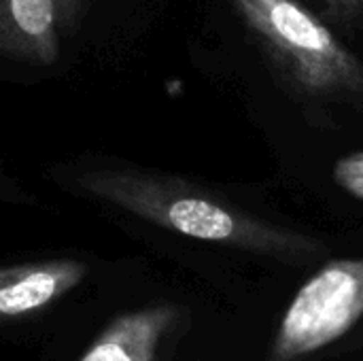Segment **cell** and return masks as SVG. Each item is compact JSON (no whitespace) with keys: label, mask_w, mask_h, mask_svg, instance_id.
I'll return each mask as SVG.
<instances>
[{"label":"cell","mask_w":363,"mask_h":361,"mask_svg":"<svg viewBox=\"0 0 363 361\" xmlns=\"http://www.w3.org/2000/svg\"><path fill=\"white\" fill-rule=\"evenodd\" d=\"M363 317V257L328 262L294 296L270 360L298 361L340 340Z\"/></svg>","instance_id":"obj_3"},{"label":"cell","mask_w":363,"mask_h":361,"mask_svg":"<svg viewBox=\"0 0 363 361\" xmlns=\"http://www.w3.org/2000/svg\"><path fill=\"white\" fill-rule=\"evenodd\" d=\"M55 4H57L60 26L62 28H72L77 23V19H79L83 0H55Z\"/></svg>","instance_id":"obj_9"},{"label":"cell","mask_w":363,"mask_h":361,"mask_svg":"<svg viewBox=\"0 0 363 361\" xmlns=\"http://www.w3.org/2000/svg\"><path fill=\"white\" fill-rule=\"evenodd\" d=\"M55 0H0V55L49 66L60 55Z\"/></svg>","instance_id":"obj_5"},{"label":"cell","mask_w":363,"mask_h":361,"mask_svg":"<svg viewBox=\"0 0 363 361\" xmlns=\"http://www.w3.org/2000/svg\"><path fill=\"white\" fill-rule=\"evenodd\" d=\"M85 277L87 264L66 257L0 266V323L47 309Z\"/></svg>","instance_id":"obj_4"},{"label":"cell","mask_w":363,"mask_h":361,"mask_svg":"<svg viewBox=\"0 0 363 361\" xmlns=\"http://www.w3.org/2000/svg\"><path fill=\"white\" fill-rule=\"evenodd\" d=\"M321 19L342 30H363V0H302Z\"/></svg>","instance_id":"obj_7"},{"label":"cell","mask_w":363,"mask_h":361,"mask_svg":"<svg viewBox=\"0 0 363 361\" xmlns=\"http://www.w3.org/2000/svg\"><path fill=\"white\" fill-rule=\"evenodd\" d=\"M272 64L302 94L363 104V62L302 0H232Z\"/></svg>","instance_id":"obj_2"},{"label":"cell","mask_w":363,"mask_h":361,"mask_svg":"<svg viewBox=\"0 0 363 361\" xmlns=\"http://www.w3.org/2000/svg\"><path fill=\"white\" fill-rule=\"evenodd\" d=\"M174 321L177 309L170 304L125 313L108 323L79 361H157Z\"/></svg>","instance_id":"obj_6"},{"label":"cell","mask_w":363,"mask_h":361,"mask_svg":"<svg viewBox=\"0 0 363 361\" xmlns=\"http://www.w3.org/2000/svg\"><path fill=\"white\" fill-rule=\"evenodd\" d=\"M334 183L355 200H363V151L347 153L332 166Z\"/></svg>","instance_id":"obj_8"},{"label":"cell","mask_w":363,"mask_h":361,"mask_svg":"<svg viewBox=\"0 0 363 361\" xmlns=\"http://www.w3.org/2000/svg\"><path fill=\"white\" fill-rule=\"evenodd\" d=\"M72 187L187 238L283 262H313L325 253L317 238L262 221L179 177L140 168H96L74 174Z\"/></svg>","instance_id":"obj_1"}]
</instances>
